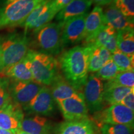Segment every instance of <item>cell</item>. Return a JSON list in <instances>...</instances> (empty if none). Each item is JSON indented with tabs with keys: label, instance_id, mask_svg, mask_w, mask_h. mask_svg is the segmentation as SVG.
<instances>
[{
	"label": "cell",
	"instance_id": "10",
	"mask_svg": "<svg viewBox=\"0 0 134 134\" xmlns=\"http://www.w3.org/2000/svg\"><path fill=\"white\" fill-rule=\"evenodd\" d=\"M88 13L67 20L62 25V43L63 48L83 41L85 37V21Z\"/></svg>",
	"mask_w": 134,
	"mask_h": 134
},
{
	"label": "cell",
	"instance_id": "23",
	"mask_svg": "<svg viewBox=\"0 0 134 134\" xmlns=\"http://www.w3.org/2000/svg\"><path fill=\"white\" fill-rule=\"evenodd\" d=\"M117 50L134 57V29L129 28L117 31Z\"/></svg>",
	"mask_w": 134,
	"mask_h": 134
},
{
	"label": "cell",
	"instance_id": "22",
	"mask_svg": "<svg viewBox=\"0 0 134 134\" xmlns=\"http://www.w3.org/2000/svg\"><path fill=\"white\" fill-rule=\"evenodd\" d=\"M93 42L103 47L113 54L117 50V31L110 26L105 24L97 34Z\"/></svg>",
	"mask_w": 134,
	"mask_h": 134
},
{
	"label": "cell",
	"instance_id": "34",
	"mask_svg": "<svg viewBox=\"0 0 134 134\" xmlns=\"http://www.w3.org/2000/svg\"><path fill=\"white\" fill-rule=\"evenodd\" d=\"M18 130H9L0 129V134H17Z\"/></svg>",
	"mask_w": 134,
	"mask_h": 134
},
{
	"label": "cell",
	"instance_id": "33",
	"mask_svg": "<svg viewBox=\"0 0 134 134\" xmlns=\"http://www.w3.org/2000/svg\"><path fill=\"white\" fill-rule=\"evenodd\" d=\"M92 4L94 3L96 6H107L114 2V0H91Z\"/></svg>",
	"mask_w": 134,
	"mask_h": 134
},
{
	"label": "cell",
	"instance_id": "28",
	"mask_svg": "<svg viewBox=\"0 0 134 134\" xmlns=\"http://www.w3.org/2000/svg\"><path fill=\"white\" fill-rule=\"evenodd\" d=\"M99 130L101 134H133V128L121 124H103Z\"/></svg>",
	"mask_w": 134,
	"mask_h": 134
},
{
	"label": "cell",
	"instance_id": "11",
	"mask_svg": "<svg viewBox=\"0 0 134 134\" xmlns=\"http://www.w3.org/2000/svg\"><path fill=\"white\" fill-rule=\"evenodd\" d=\"M57 13L52 7L51 0H46L38 5L29 15L21 27L24 28L26 32L28 31H33L50 23Z\"/></svg>",
	"mask_w": 134,
	"mask_h": 134
},
{
	"label": "cell",
	"instance_id": "37",
	"mask_svg": "<svg viewBox=\"0 0 134 134\" xmlns=\"http://www.w3.org/2000/svg\"><path fill=\"white\" fill-rule=\"evenodd\" d=\"M1 38H2V37L0 36V48H1ZM0 64H1V60H0Z\"/></svg>",
	"mask_w": 134,
	"mask_h": 134
},
{
	"label": "cell",
	"instance_id": "1",
	"mask_svg": "<svg viewBox=\"0 0 134 134\" xmlns=\"http://www.w3.org/2000/svg\"><path fill=\"white\" fill-rule=\"evenodd\" d=\"M57 61L65 80L75 90L81 92L89 75L87 46H76L63 52Z\"/></svg>",
	"mask_w": 134,
	"mask_h": 134
},
{
	"label": "cell",
	"instance_id": "5",
	"mask_svg": "<svg viewBox=\"0 0 134 134\" xmlns=\"http://www.w3.org/2000/svg\"><path fill=\"white\" fill-rule=\"evenodd\" d=\"M46 0H16L0 8V30L21 26L29 15Z\"/></svg>",
	"mask_w": 134,
	"mask_h": 134
},
{
	"label": "cell",
	"instance_id": "20",
	"mask_svg": "<svg viewBox=\"0 0 134 134\" xmlns=\"http://www.w3.org/2000/svg\"><path fill=\"white\" fill-rule=\"evenodd\" d=\"M0 76L6 77L16 81H34L30 62L27 54L19 62L1 72Z\"/></svg>",
	"mask_w": 134,
	"mask_h": 134
},
{
	"label": "cell",
	"instance_id": "8",
	"mask_svg": "<svg viewBox=\"0 0 134 134\" xmlns=\"http://www.w3.org/2000/svg\"><path fill=\"white\" fill-rule=\"evenodd\" d=\"M56 105L49 87L43 86L36 96L23 109L29 114L50 116L55 113Z\"/></svg>",
	"mask_w": 134,
	"mask_h": 134
},
{
	"label": "cell",
	"instance_id": "6",
	"mask_svg": "<svg viewBox=\"0 0 134 134\" xmlns=\"http://www.w3.org/2000/svg\"><path fill=\"white\" fill-rule=\"evenodd\" d=\"M93 120L96 124H121L133 128L134 111L121 104L110 105L94 114Z\"/></svg>",
	"mask_w": 134,
	"mask_h": 134
},
{
	"label": "cell",
	"instance_id": "36",
	"mask_svg": "<svg viewBox=\"0 0 134 134\" xmlns=\"http://www.w3.org/2000/svg\"><path fill=\"white\" fill-rule=\"evenodd\" d=\"M17 134H29V133H26V132L23 131V130H19L18 132H17Z\"/></svg>",
	"mask_w": 134,
	"mask_h": 134
},
{
	"label": "cell",
	"instance_id": "7",
	"mask_svg": "<svg viewBox=\"0 0 134 134\" xmlns=\"http://www.w3.org/2000/svg\"><path fill=\"white\" fill-rule=\"evenodd\" d=\"M103 81L94 73L88 75L82 93L88 112L91 114L98 113L105 106L103 100Z\"/></svg>",
	"mask_w": 134,
	"mask_h": 134
},
{
	"label": "cell",
	"instance_id": "19",
	"mask_svg": "<svg viewBox=\"0 0 134 134\" xmlns=\"http://www.w3.org/2000/svg\"><path fill=\"white\" fill-rule=\"evenodd\" d=\"M91 5V0H73L57 14L55 19L63 25L67 20L88 13Z\"/></svg>",
	"mask_w": 134,
	"mask_h": 134
},
{
	"label": "cell",
	"instance_id": "4",
	"mask_svg": "<svg viewBox=\"0 0 134 134\" xmlns=\"http://www.w3.org/2000/svg\"><path fill=\"white\" fill-rule=\"evenodd\" d=\"M62 25L49 23L33 31L34 47L36 51L56 56L63 49L62 43Z\"/></svg>",
	"mask_w": 134,
	"mask_h": 134
},
{
	"label": "cell",
	"instance_id": "15",
	"mask_svg": "<svg viewBox=\"0 0 134 134\" xmlns=\"http://www.w3.org/2000/svg\"><path fill=\"white\" fill-rule=\"evenodd\" d=\"M105 25L103 15V8L96 6L90 14H88L85 21L84 44L93 42L99 32Z\"/></svg>",
	"mask_w": 134,
	"mask_h": 134
},
{
	"label": "cell",
	"instance_id": "3",
	"mask_svg": "<svg viewBox=\"0 0 134 134\" xmlns=\"http://www.w3.org/2000/svg\"><path fill=\"white\" fill-rule=\"evenodd\" d=\"M34 81L42 86H50L59 74L58 61L52 55L29 49L27 53Z\"/></svg>",
	"mask_w": 134,
	"mask_h": 134
},
{
	"label": "cell",
	"instance_id": "26",
	"mask_svg": "<svg viewBox=\"0 0 134 134\" xmlns=\"http://www.w3.org/2000/svg\"><path fill=\"white\" fill-rule=\"evenodd\" d=\"M111 59L120 72L133 71L134 57L129 56L117 50L111 55Z\"/></svg>",
	"mask_w": 134,
	"mask_h": 134
},
{
	"label": "cell",
	"instance_id": "35",
	"mask_svg": "<svg viewBox=\"0 0 134 134\" xmlns=\"http://www.w3.org/2000/svg\"><path fill=\"white\" fill-rule=\"evenodd\" d=\"M15 1L16 0H0V5H1V7H3Z\"/></svg>",
	"mask_w": 134,
	"mask_h": 134
},
{
	"label": "cell",
	"instance_id": "25",
	"mask_svg": "<svg viewBox=\"0 0 134 134\" xmlns=\"http://www.w3.org/2000/svg\"><path fill=\"white\" fill-rule=\"evenodd\" d=\"M134 88V71H121L103 85L104 90L113 87Z\"/></svg>",
	"mask_w": 134,
	"mask_h": 134
},
{
	"label": "cell",
	"instance_id": "14",
	"mask_svg": "<svg viewBox=\"0 0 134 134\" xmlns=\"http://www.w3.org/2000/svg\"><path fill=\"white\" fill-rule=\"evenodd\" d=\"M96 124L88 118L63 122L55 129L53 134H98Z\"/></svg>",
	"mask_w": 134,
	"mask_h": 134
},
{
	"label": "cell",
	"instance_id": "29",
	"mask_svg": "<svg viewBox=\"0 0 134 134\" xmlns=\"http://www.w3.org/2000/svg\"><path fill=\"white\" fill-rule=\"evenodd\" d=\"M9 79L0 76V109L13 103L9 91Z\"/></svg>",
	"mask_w": 134,
	"mask_h": 134
},
{
	"label": "cell",
	"instance_id": "9",
	"mask_svg": "<svg viewBox=\"0 0 134 134\" xmlns=\"http://www.w3.org/2000/svg\"><path fill=\"white\" fill-rule=\"evenodd\" d=\"M42 86L34 81H20L9 79V91L13 101L23 108L36 96Z\"/></svg>",
	"mask_w": 134,
	"mask_h": 134
},
{
	"label": "cell",
	"instance_id": "27",
	"mask_svg": "<svg viewBox=\"0 0 134 134\" xmlns=\"http://www.w3.org/2000/svg\"><path fill=\"white\" fill-rule=\"evenodd\" d=\"M119 72L118 68L111 59L104 65L94 74L102 81H109L114 78Z\"/></svg>",
	"mask_w": 134,
	"mask_h": 134
},
{
	"label": "cell",
	"instance_id": "18",
	"mask_svg": "<svg viewBox=\"0 0 134 134\" xmlns=\"http://www.w3.org/2000/svg\"><path fill=\"white\" fill-rule=\"evenodd\" d=\"M103 15L105 24L110 26L116 31L133 28V20L124 16L113 3L105 6L103 9Z\"/></svg>",
	"mask_w": 134,
	"mask_h": 134
},
{
	"label": "cell",
	"instance_id": "2",
	"mask_svg": "<svg viewBox=\"0 0 134 134\" xmlns=\"http://www.w3.org/2000/svg\"><path fill=\"white\" fill-rule=\"evenodd\" d=\"M30 41L27 32H13L2 37L0 48V73L19 62L29 50Z\"/></svg>",
	"mask_w": 134,
	"mask_h": 134
},
{
	"label": "cell",
	"instance_id": "32",
	"mask_svg": "<svg viewBox=\"0 0 134 134\" xmlns=\"http://www.w3.org/2000/svg\"><path fill=\"white\" fill-rule=\"evenodd\" d=\"M72 1L73 0H51V3L53 9L58 13Z\"/></svg>",
	"mask_w": 134,
	"mask_h": 134
},
{
	"label": "cell",
	"instance_id": "30",
	"mask_svg": "<svg viewBox=\"0 0 134 134\" xmlns=\"http://www.w3.org/2000/svg\"><path fill=\"white\" fill-rule=\"evenodd\" d=\"M113 4L124 16L134 20V0H114Z\"/></svg>",
	"mask_w": 134,
	"mask_h": 134
},
{
	"label": "cell",
	"instance_id": "21",
	"mask_svg": "<svg viewBox=\"0 0 134 134\" xmlns=\"http://www.w3.org/2000/svg\"><path fill=\"white\" fill-rule=\"evenodd\" d=\"M89 50V73H94L111 60V53L103 47L99 46L94 42L85 45Z\"/></svg>",
	"mask_w": 134,
	"mask_h": 134
},
{
	"label": "cell",
	"instance_id": "24",
	"mask_svg": "<svg viewBox=\"0 0 134 134\" xmlns=\"http://www.w3.org/2000/svg\"><path fill=\"white\" fill-rule=\"evenodd\" d=\"M134 91V88L128 87H113L103 91V100L105 105L120 104L123 99L128 94Z\"/></svg>",
	"mask_w": 134,
	"mask_h": 134
},
{
	"label": "cell",
	"instance_id": "13",
	"mask_svg": "<svg viewBox=\"0 0 134 134\" xmlns=\"http://www.w3.org/2000/svg\"><path fill=\"white\" fill-rule=\"evenodd\" d=\"M24 119L23 109L13 101L8 106L0 109V129L18 130Z\"/></svg>",
	"mask_w": 134,
	"mask_h": 134
},
{
	"label": "cell",
	"instance_id": "17",
	"mask_svg": "<svg viewBox=\"0 0 134 134\" xmlns=\"http://www.w3.org/2000/svg\"><path fill=\"white\" fill-rule=\"evenodd\" d=\"M49 88L56 103L69 98H83V93L71 86L60 73L55 78Z\"/></svg>",
	"mask_w": 134,
	"mask_h": 134
},
{
	"label": "cell",
	"instance_id": "16",
	"mask_svg": "<svg viewBox=\"0 0 134 134\" xmlns=\"http://www.w3.org/2000/svg\"><path fill=\"white\" fill-rule=\"evenodd\" d=\"M54 129L49 120L37 115L24 117L20 129L29 134H53Z\"/></svg>",
	"mask_w": 134,
	"mask_h": 134
},
{
	"label": "cell",
	"instance_id": "31",
	"mask_svg": "<svg viewBox=\"0 0 134 134\" xmlns=\"http://www.w3.org/2000/svg\"><path fill=\"white\" fill-rule=\"evenodd\" d=\"M120 104L134 111V91L128 94L123 99Z\"/></svg>",
	"mask_w": 134,
	"mask_h": 134
},
{
	"label": "cell",
	"instance_id": "12",
	"mask_svg": "<svg viewBox=\"0 0 134 134\" xmlns=\"http://www.w3.org/2000/svg\"><path fill=\"white\" fill-rule=\"evenodd\" d=\"M65 121L89 118V112L84 98H69L56 103Z\"/></svg>",
	"mask_w": 134,
	"mask_h": 134
}]
</instances>
